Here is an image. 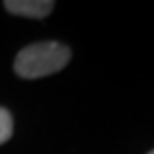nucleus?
I'll return each instance as SVG.
<instances>
[{"instance_id": "nucleus-1", "label": "nucleus", "mask_w": 154, "mask_h": 154, "mask_svg": "<svg viewBox=\"0 0 154 154\" xmlns=\"http://www.w3.org/2000/svg\"><path fill=\"white\" fill-rule=\"evenodd\" d=\"M70 62V48L68 46L46 40L28 44L26 48L16 54L14 72L20 78H42V76L56 74Z\"/></svg>"}, {"instance_id": "nucleus-2", "label": "nucleus", "mask_w": 154, "mask_h": 154, "mask_svg": "<svg viewBox=\"0 0 154 154\" xmlns=\"http://www.w3.org/2000/svg\"><path fill=\"white\" fill-rule=\"evenodd\" d=\"M4 8L10 14L26 18H44L54 8L52 0H6Z\"/></svg>"}, {"instance_id": "nucleus-3", "label": "nucleus", "mask_w": 154, "mask_h": 154, "mask_svg": "<svg viewBox=\"0 0 154 154\" xmlns=\"http://www.w3.org/2000/svg\"><path fill=\"white\" fill-rule=\"evenodd\" d=\"M14 124H12V116L6 108H0V144H4L10 140Z\"/></svg>"}, {"instance_id": "nucleus-4", "label": "nucleus", "mask_w": 154, "mask_h": 154, "mask_svg": "<svg viewBox=\"0 0 154 154\" xmlns=\"http://www.w3.org/2000/svg\"><path fill=\"white\" fill-rule=\"evenodd\" d=\"M148 154H154V150H152V152H148Z\"/></svg>"}]
</instances>
